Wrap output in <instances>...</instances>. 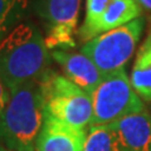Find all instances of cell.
Instances as JSON below:
<instances>
[{
	"label": "cell",
	"mask_w": 151,
	"mask_h": 151,
	"mask_svg": "<svg viewBox=\"0 0 151 151\" xmlns=\"http://www.w3.org/2000/svg\"><path fill=\"white\" fill-rule=\"evenodd\" d=\"M50 57L42 32L23 22L0 43V78L10 89L39 79L48 70Z\"/></svg>",
	"instance_id": "1"
},
{
	"label": "cell",
	"mask_w": 151,
	"mask_h": 151,
	"mask_svg": "<svg viewBox=\"0 0 151 151\" xmlns=\"http://www.w3.org/2000/svg\"><path fill=\"white\" fill-rule=\"evenodd\" d=\"M44 121V96L40 78L12 89L0 116V145L15 151H35Z\"/></svg>",
	"instance_id": "2"
},
{
	"label": "cell",
	"mask_w": 151,
	"mask_h": 151,
	"mask_svg": "<svg viewBox=\"0 0 151 151\" xmlns=\"http://www.w3.org/2000/svg\"><path fill=\"white\" fill-rule=\"evenodd\" d=\"M44 96V113L77 130L91 126L92 96L54 70L48 69L40 77Z\"/></svg>",
	"instance_id": "3"
},
{
	"label": "cell",
	"mask_w": 151,
	"mask_h": 151,
	"mask_svg": "<svg viewBox=\"0 0 151 151\" xmlns=\"http://www.w3.org/2000/svg\"><path fill=\"white\" fill-rule=\"evenodd\" d=\"M144 28L145 19L140 17L83 43L81 53L87 55L103 76L125 69L135 53Z\"/></svg>",
	"instance_id": "4"
},
{
	"label": "cell",
	"mask_w": 151,
	"mask_h": 151,
	"mask_svg": "<svg viewBox=\"0 0 151 151\" xmlns=\"http://www.w3.org/2000/svg\"><path fill=\"white\" fill-rule=\"evenodd\" d=\"M92 125H111L124 117L145 110L141 97L135 92L125 69L103 77L92 92Z\"/></svg>",
	"instance_id": "5"
},
{
	"label": "cell",
	"mask_w": 151,
	"mask_h": 151,
	"mask_svg": "<svg viewBox=\"0 0 151 151\" xmlns=\"http://www.w3.org/2000/svg\"><path fill=\"white\" fill-rule=\"evenodd\" d=\"M81 0H35V12L45 28L49 50L73 49Z\"/></svg>",
	"instance_id": "6"
},
{
	"label": "cell",
	"mask_w": 151,
	"mask_h": 151,
	"mask_svg": "<svg viewBox=\"0 0 151 151\" xmlns=\"http://www.w3.org/2000/svg\"><path fill=\"white\" fill-rule=\"evenodd\" d=\"M52 58L59 64L63 76L84 92L92 94L103 79L101 70L83 53L55 49L52 50Z\"/></svg>",
	"instance_id": "7"
},
{
	"label": "cell",
	"mask_w": 151,
	"mask_h": 151,
	"mask_svg": "<svg viewBox=\"0 0 151 151\" xmlns=\"http://www.w3.org/2000/svg\"><path fill=\"white\" fill-rule=\"evenodd\" d=\"M87 131L73 129L44 113L35 151H83Z\"/></svg>",
	"instance_id": "8"
},
{
	"label": "cell",
	"mask_w": 151,
	"mask_h": 151,
	"mask_svg": "<svg viewBox=\"0 0 151 151\" xmlns=\"http://www.w3.org/2000/svg\"><path fill=\"white\" fill-rule=\"evenodd\" d=\"M110 126L121 151H151V115L146 108Z\"/></svg>",
	"instance_id": "9"
},
{
	"label": "cell",
	"mask_w": 151,
	"mask_h": 151,
	"mask_svg": "<svg viewBox=\"0 0 151 151\" xmlns=\"http://www.w3.org/2000/svg\"><path fill=\"white\" fill-rule=\"evenodd\" d=\"M142 14V8L136 0H111L102 17L92 28L88 40L137 19ZM87 40V42H88Z\"/></svg>",
	"instance_id": "10"
},
{
	"label": "cell",
	"mask_w": 151,
	"mask_h": 151,
	"mask_svg": "<svg viewBox=\"0 0 151 151\" xmlns=\"http://www.w3.org/2000/svg\"><path fill=\"white\" fill-rule=\"evenodd\" d=\"M130 81L141 100L151 102V23L132 65Z\"/></svg>",
	"instance_id": "11"
},
{
	"label": "cell",
	"mask_w": 151,
	"mask_h": 151,
	"mask_svg": "<svg viewBox=\"0 0 151 151\" xmlns=\"http://www.w3.org/2000/svg\"><path fill=\"white\" fill-rule=\"evenodd\" d=\"M28 9V0H0V43L18 24Z\"/></svg>",
	"instance_id": "12"
},
{
	"label": "cell",
	"mask_w": 151,
	"mask_h": 151,
	"mask_svg": "<svg viewBox=\"0 0 151 151\" xmlns=\"http://www.w3.org/2000/svg\"><path fill=\"white\" fill-rule=\"evenodd\" d=\"M83 151H121L110 125H92L87 130Z\"/></svg>",
	"instance_id": "13"
},
{
	"label": "cell",
	"mask_w": 151,
	"mask_h": 151,
	"mask_svg": "<svg viewBox=\"0 0 151 151\" xmlns=\"http://www.w3.org/2000/svg\"><path fill=\"white\" fill-rule=\"evenodd\" d=\"M110 3L111 0H86V15L81 28L78 29V37L83 43L88 40V35L92 28L96 25Z\"/></svg>",
	"instance_id": "14"
},
{
	"label": "cell",
	"mask_w": 151,
	"mask_h": 151,
	"mask_svg": "<svg viewBox=\"0 0 151 151\" xmlns=\"http://www.w3.org/2000/svg\"><path fill=\"white\" fill-rule=\"evenodd\" d=\"M10 94H12V89L1 81V78H0V116H1L6 103L9 102Z\"/></svg>",
	"instance_id": "15"
},
{
	"label": "cell",
	"mask_w": 151,
	"mask_h": 151,
	"mask_svg": "<svg viewBox=\"0 0 151 151\" xmlns=\"http://www.w3.org/2000/svg\"><path fill=\"white\" fill-rule=\"evenodd\" d=\"M136 1L140 4V6L142 9L151 13V0H136Z\"/></svg>",
	"instance_id": "16"
},
{
	"label": "cell",
	"mask_w": 151,
	"mask_h": 151,
	"mask_svg": "<svg viewBox=\"0 0 151 151\" xmlns=\"http://www.w3.org/2000/svg\"><path fill=\"white\" fill-rule=\"evenodd\" d=\"M0 151H15V150H12V149H8V147H5V146H3V145H0Z\"/></svg>",
	"instance_id": "17"
}]
</instances>
